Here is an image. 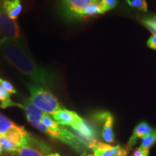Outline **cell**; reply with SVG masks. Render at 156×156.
I'll list each match as a JSON object with an SVG mask.
<instances>
[{
    "mask_svg": "<svg viewBox=\"0 0 156 156\" xmlns=\"http://www.w3.org/2000/svg\"><path fill=\"white\" fill-rule=\"evenodd\" d=\"M0 102H1L0 108H6L11 106L20 107V104H17L11 100L10 93L4 89L1 85H0Z\"/></svg>",
    "mask_w": 156,
    "mask_h": 156,
    "instance_id": "cell-14",
    "label": "cell"
},
{
    "mask_svg": "<svg viewBox=\"0 0 156 156\" xmlns=\"http://www.w3.org/2000/svg\"><path fill=\"white\" fill-rule=\"evenodd\" d=\"M2 151H3V147H2L1 145H0V155H1V154H2Z\"/></svg>",
    "mask_w": 156,
    "mask_h": 156,
    "instance_id": "cell-25",
    "label": "cell"
},
{
    "mask_svg": "<svg viewBox=\"0 0 156 156\" xmlns=\"http://www.w3.org/2000/svg\"><path fill=\"white\" fill-rule=\"evenodd\" d=\"M103 14L102 9L100 5V2L93 4L88 6L86 9L83 12L81 15V18H86L88 17H93L95 15Z\"/></svg>",
    "mask_w": 156,
    "mask_h": 156,
    "instance_id": "cell-15",
    "label": "cell"
},
{
    "mask_svg": "<svg viewBox=\"0 0 156 156\" xmlns=\"http://www.w3.org/2000/svg\"><path fill=\"white\" fill-rule=\"evenodd\" d=\"M0 145L3 147V150L10 154L16 151L17 148L18 147L16 144L12 141V140H11L10 138L5 134H3L0 137Z\"/></svg>",
    "mask_w": 156,
    "mask_h": 156,
    "instance_id": "cell-16",
    "label": "cell"
},
{
    "mask_svg": "<svg viewBox=\"0 0 156 156\" xmlns=\"http://www.w3.org/2000/svg\"><path fill=\"white\" fill-rule=\"evenodd\" d=\"M141 23L145 28L156 34V16L143 17L141 20Z\"/></svg>",
    "mask_w": 156,
    "mask_h": 156,
    "instance_id": "cell-18",
    "label": "cell"
},
{
    "mask_svg": "<svg viewBox=\"0 0 156 156\" xmlns=\"http://www.w3.org/2000/svg\"><path fill=\"white\" fill-rule=\"evenodd\" d=\"M132 156H149V150H144L140 147L134 152Z\"/></svg>",
    "mask_w": 156,
    "mask_h": 156,
    "instance_id": "cell-23",
    "label": "cell"
},
{
    "mask_svg": "<svg viewBox=\"0 0 156 156\" xmlns=\"http://www.w3.org/2000/svg\"><path fill=\"white\" fill-rule=\"evenodd\" d=\"M98 2L100 0H62L64 11L73 18H81L82 13L88 6Z\"/></svg>",
    "mask_w": 156,
    "mask_h": 156,
    "instance_id": "cell-5",
    "label": "cell"
},
{
    "mask_svg": "<svg viewBox=\"0 0 156 156\" xmlns=\"http://www.w3.org/2000/svg\"><path fill=\"white\" fill-rule=\"evenodd\" d=\"M118 0H100V5L103 14L116 7Z\"/></svg>",
    "mask_w": 156,
    "mask_h": 156,
    "instance_id": "cell-20",
    "label": "cell"
},
{
    "mask_svg": "<svg viewBox=\"0 0 156 156\" xmlns=\"http://www.w3.org/2000/svg\"><path fill=\"white\" fill-rule=\"evenodd\" d=\"M13 156H44V153L32 146H21L12 153Z\"/></svg>",
    "mask_w": 156,
    "mask_h": 156,
    "instance_id": "cell-13",
    "label": "cell"
},
{
    "mask_svg": "<svg viewBox=\"0 0 156 156\" xmlns=\"http://www.w3.org/2000/svg\"><path fill=\"white\" fill-rule=\"evenodd\" d=\"M0 31L5 38L15 41L21 42L20 30L15 20L12 19L0 5Z\"/></svg>",
    "mask_w": 156,
    "mask_h": 156,
    "instance_id": "cell-3",
    "label": "cell"
},
{
    "mask_svg": "<svg viewBox=\"0 0 156 156\" xmlns=\"http://www.w3.org/2000/svg\"><path fill=\"white\" fill-rule=\"evenodd\" d=\"M0 85L4 89L6 90L9 93H10V94H15V93H17V90L12 85V84L7 80L2 79V78H0Z\"/></svg>",
    "mask_w": 156,
    "mask_h": 156,
    "instance_id": "cell-21",
    "label": "cell"
},
{
    "mask_svg": "<svg viewBox=\"0 0 156 156\" xmlns=\"http://www.w3.org/2000/svg\"><path fill=\"white\" fill-rule=\"evenodd\" d=\"M153 131V128L151 127L147 123L145 122H140V124H138L136 126V127L134 128L133 134L131 136V137L129 138V141L127 142V145H126V147L130 149V148L133 147L135 145L136 141L139 138H143L144 136L147 135L148 134L151 133Z\"/></svg>",
    "mask_w": 156,
    "mask_h": 156,
    "instance_id": "cell-11",
    "label": "cell"
},
{
    "mask_svg": "<svg viewBox=\"0 0 156 156\" xmlns=\"http://www.w3.org/2000/svg\"><path fill=\"white\" fill-rule=\"evenodd\" d=\"M0 51L5 59L36 85L53 87L55 75L35 62L21 42L4 38L0 39Z\"/></svg>",
    "mask_w": 156,
    "mask_h": 156,
    "instance_id": "cell-1",
    "label": "cell"
},
{
    "mask_svg": "<svg viewBox=\"0 0 156 156\" xmlns=\"http://www.w3.org/2000/svg\"><path fill=\"white\" fill-rule=\"evenodd\" d=\"M46 156H60L59 154L58 153H53V154H49V155H46Z\"/></svg>",
    "mask_w": 156,
    "mask_h": 156,
    "instance_id": "cell-24",
    "label": "cell"
},
{
    "mask_svg": "<svg viewBox=\"0 0 156 156\" xmlns=\"http://www.w3.org/2000/svg\"><path fill=\"white\" fill-rule=\"evenodd\" d=\"M97 119L103 121L102 137L107 143H113L114 142V133L113 130L114 119L110 113L101 112L97 114Z\"/></svg>",
    "mask_w": 156,
    "mask_h": 156,
    "instance_id": "cell-7",
    "label": "cell"
},
{
    "mask_svg": "<svg viewBox=\"0 0 156 156\" xmlns=\"http://www.w3.org/2000/svg\"><path fill=\"white\" fill-rule=\"evenodd\" d=\"M88 147L93 151V155L87 156H126L129 151L127 147H123L119 145L112 146L96 140L90 142Z\"/></svg>",
    "mask_w": 156,
    "mask_h": 156,
    "instance_id": "cell-4",
    "label": "cell"
},
{
    "mask_svg": "<svg viewBox=\"0 0 156 156\" xmlns=\"http://www.w3.org/2000/svg\"><path fill=\"white\" fill-rule=\"evenodd\" d=\"M72 128L75 130L79 135H80L82 139L87 140L88 143L95 140V131L83 118L72 126Z\"/></svg>",
    "mask_w": 156,
    "mask_h": 156,
    "instance_id": "cell-10",
    "label": "cell"
},
{
    "mask_svg": "<svg viewBox=\"0 0 156 156\" xmlns=\"http://www.w3.org/2000/svg\"><path fill=\"white\" fill-rule=\"evenodd\" d=\"M0 5L13 20H17L23 9L20 0H0Z\"/></svg>",
    "mask_w": 156,
    "mask_h": 156,
    "instance_id": "cell-12",
    "label": "cell"
},
{
    "mask_svg": "<svg viewBox=\"0 0 156 156\" xmlns=\"http://www.w3.org/2000/svg\"><path fill=\"white\" fill-rule=\"evenodd\" d=\"M20 108L24 110L27 120L35 128H36L41 123V119L44 116L45 112L33 104L30 99L25 101L23 104H20Z\"/></svg>",
    "mask_w": 156,
    "mask_h": 156,
    "instance_id": "cell-6",
    "label": "cell"
},
{
    "mask_svg": "<svg viewBox=\"0 0 156 156\" xmlns=\"http://www.w3.org/2000/svg\"><path fill=\"white\" fill-rule=\"evenodd\" d=\"M54 119L62 126H68L72 127L81 119V117L76 112L67 110L60 109L57 112L52 115Z\"/></svg>",
    "mask_w": 156,
    "mask_h": 156,
    "instance_id": "cell-8",
    "label": "cell"
},
{
    "mask_svg": "<svg viewBox=\"0 0 156 156\" xmlns=\"http://www.w3.org/2000/svg\"><path fill=\"white\" fill-rule=\"evenodd\" d=\"M128 5L143 12L147 11V5L145 0H126Z\"/></svg>",
    "mask_w": 156,
    "mask_h": 156,
    "instance_id": "cell-19",
    "label": "cell"
},
{
    "mask_svg": "<svg viewBox=\"0 0 156 156\" xmlns=\"http://www.w3.org/2000/svg\"><path fill=\"white\" fill-rule=\"evenodd\" d=\"M2 135H3V134H2V133H1V132H0V137H1V136H2Z\"/></svg>",
    "mask_w": 156,
    "mask_h": 156,
    "instance_id": "cell-26",
    "label": "cell"
},
{
    "mask_svg": "<svg viewBox=\"0 0 156 156\" xmlns=\"http://www.w3.org/2000/svg\"><path fill=\"white\" fill-rule=\"evenodd\" d=\"M156 142V129L142 138L140 147L144 150H149Z\"/></svg>",
    "mask_w": 156,
    "mask_h": 156,
    "instance_id": "cell-17",
    "label": "cell"
},
{
    "mask_svg": "<svg viewBox=\"0 0 156 156\" xmlns=\"http://www.w3.org/2000/svg\"><path fill=\"white\" fill-rule=\"evenodd\" d=\"M147 45L149 48H151V49L156 50V34H153L152 36L150 37V38L148 39Z\"/></svg>",
    "mask_w": 156,
    "mask_h": 156,
    "instance_id": "cell-22",
    "label": "cell"
},
{
    "mask_svg": "<svg viewBox=\"0 0 156 156\" xmlns=\"http://www.w3.org/2000/svg\"><path fill=\"white\" fill-rule=\"evenodd\" d=\"M30 93V101L37 108L48 114L53 115L62 109L57 98L44 87L30 83H25Z\"/></svg>",
    "mask_w": 156,
    "mask_h": 156,
    "instance_id": "cell-2",
    "label": "cell"
},
{
    "mask_svg": "<svg viewBox=\"0 0 156 156\" xmlns=\"http://www.w3.org/2000/svg\"><path fill=\"white\" fill-rule=\"evenodd\" d=\"M0 132L2 134L17 132L23 136H28L30 134L23 126L17 125L1 113H0Z\"/></svg>",
    "mask_w": 156,
    "mask_h": 156,
    "instance_id": "cell-9",
    "label": "cell"
}]
</instances>
